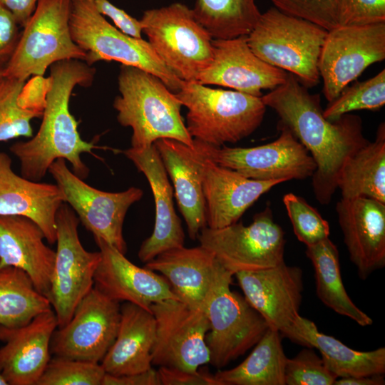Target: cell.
Returning <instances> with one entry per match:
<instances>
[{"label":"cell","instance_id":"6da1fadb","mask_svg":"<svg viewBox=\"0 0 385 385\" xmlns=\"http://www.w3.org/2000/svg\"><path fill=\"white\" fill-rule=\"evenodd\" d=\"M261 98L314 159L317 169L312 176L313 192L320 204L328 205L337 189L343 165L369 142L363 135L361 118L347 113L334 121L327 120L320 96L310 93L290 73L282 84Z\"/></svg>","mask_w":385,"mask_h":385},{"label":"cell","instance_id":"7a4b0ae2","mask_svg":"<svg viewBox=\"0 0 385 385\" xmlns=\"http://www.w3.org/2000/svg\"><path fill=\"white\" fill-rule=\"evenodd\" d=\"M50 67L39 129L31 139L14 143L10 151L20 163L21 175L31 180L40 181L58 159L68 161L71 170L84 180L89 169L81 155L93 154L99 147L81 138L78 121L69 111V100L76 86H88L93 82L95 69L77 59L58 61Z\"/></svg>","mask_w":385,"mask_h":385},{"label":"cell","instance_id":"3957f363","mask_svg":"<svg viewBox=\"0 0 385 385\" xmlns=\"http://www.w3.org/2000/svg\"><path fill=\"white\" fill-rule=\"evenodd\" d=\"M120 93L113 102L117 120L133 130L131 147L145 148L161 138L192 147L180 114L181 103L157 76L136 67L122 65L118 78Z\"/></svg>","mask_w":385,"mask_h":385},{"label":"cell","instance_id":"277c9868","mask_svg":"<svg viewBox=\"0 0 385 385\" xmlns=\"http://www.w3.org/2000/svg\"><path fill=\"white\" fill-rule=\"evenodd\" d=\"M175 95L188 109L185 126L190 135L216 147L251 135L261 125L267 107L261 97L197 81H183Z\"/></svg>","mask_w":385,"mask_h":385},{"label":"cell","instance_id":"5b68a950","mask_svg":"<svg viewBox=\"0 0 385 385\" xmlns=\"http://www.w3.org/2000/svg\"><path fill=\"white\" fill-rule=\"evenodd\" d=\"M327 31L271 7L261 16L247 43L260 59L293 74L304 86L317 85L322 47Z\"/></svg>","mask_w":385,"mask_h":385},{"label":"cell","instance_id":"8992f818","mask_svg":"<svg viewBox=\"0 0 385 385\" xmlns=\"http://www.w3.org/2000/svg\"><path fill=\"white\" fill-rule=\"evenodd\" d=\"M69 26L72 39L86 52L88 65L115 61L157 76L174 93L181 88L183 81L165 66L148 41L112 26L93 2L72 0Z\"/></svg>","mask_w":385,"mask_h":385},{"label":"cell","instance_id":"52a82bcc","mask_svg":"<svg viewBox=\"0 0 385 385\" xmlns=\"http://www.w3.org/2000/svg\"><path fill=\"white\" fill-rule=\"evenodd\" d=\"M72 0H38L23 27L16 49L1 70L2 76L25 81L42 76L58 61H85L86 54L72 39L69 19Z\"/></svg>","mask_w":385,"mask_h":385},{"label":"cell","instance_id":"ba28073f","mask_svg":"<svg viewBox=\"0 0 385 385\" xmlns=\"http://www.w3.org/2000/svg\"><path fill=\"white\" fill-rule=\"evenodd\" d=\"M143 32L165 66L183 81H197L213 56L212 37L181 3L146 10Z\"/></svg>","mask_w":385,"mask_h":385},{"label":"cell","instance_id":"9c48e42d","mask_svg":"<svg viewBox=\"0 0 385 385\" xmlns=\"http://www.w3.org/2000/svg\"><path fill=\"white\" fill-rule=\"evenodd\" d=\"M233 275L223 267L205 308L209 363L218 369L252 348L269 327L244 296L231 290Z\"/></svg>","mask_w":385,"mask_h":385},{"label":"cell","instance_id":"30bf717a","mask_svg":"<svg viewBox=\"0 0 385 385\" xmlns=\"http://www.w3.org/2000/svg\"><path fill=\"white\" fill-rule=\"evenodd\" d=\"M197 239L200 245L210 250L234 275L284 262V232L274 222L270 205L255 215L249 225L237 222L218 229L205 227Z\"/></svg>","mask_w":385,"mask_h":385},{"label":"cell","instance_id":"8fae6325","mask_svg":"<svg viewBox=\"0 0 385 385\" xmlns=\"http://www.w3.org/2000/svg\"><path fill=\"white\" fill-rule=\"evenodd\" d=\"M274 141L255 147H216L193 139L202 155L243 176L262 181L304 180L312 178L317 165L304 145L284 125Z\"/></svg>","mask_w":385,"mask_h":385},{"label":"cell","instance_id":"7c38bea8","mask_svg":"<svg viewBox=\"0 0 385 385\" xmlns=\"http://www.w3.org/2000/svg\"><path fill=\"white\" fill-rule=\"evenodd\" d=\"M79 221L95 240L101 239L125 254L123 223L130 207L139 201L143 191L130 187L120 192H106L87 184L76 175L63 159H58L48 171Z\"/></svg>","mask_w":385,"mask_h":385},{"label":"cell","instance_id":"4fadbf2b","mask_svg":"<svg viewBox=\"0 0 385 385\" xmlns=\"http://www.w3.org/2000/svg\"><path fill=\"white\" fill-rule=\"evenodd\" d=\"M79 220L66 203L56 215V250L48 298L58 327L71 319L80 301L94 287V274L101 252L87 251L78 232Z\"/></svg>","mask_w":385,"mask_h":385},{"label":"cell","instance_id":"5bb4252c","mask_svg":"<svg viewBox=\"0 0 385 385\" xmlns=\"http://www.w3.org/2000/svg\"><path fill=\"white\" fill-rule=\"evenodd\" d=\"M150 312L156 324L153 365L195 371L210 362L205 310L169 299L153 304Z\"/></svg>","mask_w":385,"mask_h":385},{"label":"cell","instance_id":"9a60e30c","mask_svg":"<svg viewBox=\"0 0 385 385\" xmlns=\"http://www.w3.org/2000/svg\"><path fill=\"white\" fill-rule=\"evenodd\" d=\"M384 58L385 23L327 31L318 64L327 100L333 101L368 66Z\"/></svg>","mask_w":385,"mask_h":385},{"label":"cell","instance_id":"2e32d148","mask_svg":"<svg viewBox=\"0 0 385 385\" xmlns=\"http://www.w3.org/2000/svg\"><path fill=\"white\" fill-rule=\"evenodd\" d=\"M120 317L119 302L93 287L78 304L69 322L54 332L51 353L100 363L115 340Z\"/></svg>","mask_w":385,"mask_h":385},{"label":"cell","instance_id":"e0dca14e","mask_svg":"<svg viewBox=\"0 0 385 385\" xmlns=\"http://www.w3.org/2000/svg\"><path fill=\"white\" fill-rule=\"evenodd\" d=\"M248 303L282 336L295 342V326L304 289L303 272L285 262L273 267L237 272Z\"/></svg>","mask_w":385,"mask_h":385},{"label":"cell","instance_id":"ac0fdd59","mask_svg":"<svg viewBox=\"0 0 385 385\" xmlns=\"http://www.w3.org/2000/svg\"><path fill=\"white\" fill-rule=\"evenodd\" d=\"M213 56L197 81L217 85L257 97L262 90L270 91L282 84L287 72L270 65L250 48L247 36L212 40Z\"/></svg>","mask_w":385,"mask_h":385},{"label":"cell","instance_id":"d6986e66","mask_svg":"<svg viewBox=\"0 0 385 385\" xmlns=\"http://www.w3.org/2000/svg\"><path fill=\"white\" fill-rule=\"evenodd\" d=\"M56 316L52 309L28 324L13 328L0 326V372L8 385H36L51 357V342Z\"/></svg>","mask_w":385,"mask_h":385},{"label":"cell","instance_id":"ffe728a7","mask_svg":"<svg viewBox=\"0 0 385 385\" xmlns=\"http://www.w3.org/2000/svg\"><path fill=\"white\" fill-rule=\"evenodd\" d=\"M336 212L349 258L364 280L385 266V203L366 197L341 198Z\"/></svg>","mask_w":385,"mask_h":385},{"label":"cell","instance_id":"44dd1931","mask_svg":"<svg viewBox=\"0 0 385 385\" xmlns=\"http://www.w3.org/2000/svg\"><path fill=\"white\" fill-rule=\"evenodd\" d=\"M101 260L94 274V287L112 299L138 305L150 312V306L169 299H178L161 274L140 267L113 246L95 240Z\"/></svg>","mask_w":385,"mask_h":385},{"label":"cell","instance_id":"7402d4cb","mask_svg":"<svg viewBox=\"0 0 385 385\" xmlns=\"http://www.w3.org/2000/svg\"><path fill=\"white\" fill-rule=\"evenodd\" d=\"M196 150V149H195ZM201 155L202 188L207 227L222 228L237 222L259 197L282 180L250 179Z\"/></svg>","mask_w":385,"mask_h":385},{"label":"cell","instance_id":"603a6c76","mask_svg":"<svg viewBox=\"0 0 385 385\" xmlns=\"http://www.w3.org/2000/svg\"><path fill=\"white\" fill-rule=\"evenodd\" d=\"M123 153L145 176L154 197V229L138 254L139 260L146 263L166 250L184 246L185 233L174 207L173 188L154 144L145 148L130 147Z\"/></svg>","mask_w":385,"mask_h":385},{"label":"cell","instance_id":"cb8c5ba5","mask_svg":"<svg viewBox=\"0 0 385 385\" xmlns=\"http://www.w3.org/2000/svg\"><path fill=\"white\" fill-rule=\"evenodd\" d=\"M145 267L163 276L178 300L202 310L223 269L214 255L200 245L166 250Z\"/></svg>","mask_w":385,"mask_h":385},{"label":"cell","instance_id":"d4e9b609","mask_svg":"<svg viewBox=\"0 0 385 385\" xmlns=\"http://www.w3.org/2000/svg\"><path fill=\"white\" fill-rule=\"evenodd\" d=\"M64 203L56 184L34 181L16 174L11 159L0 151V215L27 217L43 231L49 244L56 241V215Z\"/></svg>","mask_w":385,"mask_h":385},{"label":"cell","instance_id":"484cf974","mask_svg":"<svg viewBox=\"0 0 385 385\" xmlns=\"http://www.w3.org/2000/svg\"><path fill=\"white\" fill-rule=\"evenodd\" d=\"M45 235L31 220L18 215H0V269L23 270L36 289L48 297L56 251L44 243Z\"/></svg>","mask_w":385,"mask_h":385},{"label":"cell","instance_id":"4316f807","mask_svg":"<svg viewBox=\"0 0 385 385\" xmlns=\"http://www.w3.org/2000/svg\"><path fill=\"white\" fill-rule=\"evenodd\" d=\"M175 190L179 210L190 238H197L207 227L206 208L202 188L201 155L193 147L178 140L161 138L154 142Z\"/></svg>","mask_w":385,"mask_h":385},{"label":"cell","instance_id":"83f0119b","mask_svg":"<svg viewBox=\"0 0 385 385\" xmlns=\"http://www.w3.org/2000/svg\"><path fill=\"white\" fill-rule=\"evenodd\" d=\"M156 324L151 312L130 302L120 307L115 340L101 361L106 374L121 376L152 368Z\"/></svg>","mask_w":385,"mask_h":385},{"label":"cell","instance_id":"f1b7e54d","mask_svg":"<svg viewBox=\"0 0 385 385\" xmlns=\"http://www.w3.org/2000/svg\"><path fill=\"white\" fill-rule=\"evenodd\" d=\"M295 343L315 348L337 378L384 374L385 348L368 351L354 350L332 336L320 332L311 320L299 316L295 326Z\"/></svg>","mask_w":385,"mask_h":385},{"label":"cell","instance_id":"f546056e","mask_svg":"<svg viewBox=\"0 0 385 385\" xmlns=\"http://www.w3.org/2000/svg\"><path fill=\"white\" fill-rule=\"evenodd\" d=\"M342 198L366 197L385 203V125L374 141L358 150L343 165L337 180Z\"/></svg>","mask_w":385,"mask_h":385},{"label":"cell","instance_id":"4dcf8cb0","mask_svg":"<svg viewBox=\"0 0 385 385\" xmlns=\"http://www.w3.org/2000/svg\"><path fill=\"white\" fill-rule=\"evenodd\" d=\"M306 255L314 270L318 298L336 313L347 317L361 327L371 325L373 321L350 299L342 282L339 251L329 238L307 246Z\"/></svg>","mask_w":385,"mask_h":385},{"label":"cell","instance_id":"1f68e13d","mask_svg":"<svg viewBox=\"0 0 385 385\" xmlns=\"http://www.w3.org/2000/svg\"><path fill=\"white\" fill-rule=\"evenodd\" d=\"M280 333L269 327L249 356L237 366L218 370L220 385H285L287 356Z\"/></svg>","mask_w":385,"mask_h":385},{"label":"cell","instance_id":"d6a6232c","mask_svg":"<svg viewBox=\"0 0 385 385\" xmlns=\"http://www.w3.org/2000/svg\"><path fill=\"white\" fill-rule=\"evenodd\" d=\"M51 309L48 298L36 289L23 270L14 267L0 269V326L25 325Z\"/></svg>","mask_w":385,"mask_h":385},{"label":"cell","instance_id":"836d02e7","mask_svg":"<svg viewBox=\"0 0 385 385\" xmlns=\"http://www.w3.org/2000/svg\"><path fill=\"white\" fill-rule=\"evenodd\" d=\"M192 11L214 39L247 36L261 16L256 0H196Z\"/></svg>","mask_w":385,"mask_h":385},{"label":"cell","instance_id":"e575fe53","mask_svg":"<svg viewBox=\"0 0 385 385\" xmlns=\"http://www.w3.org/2000/svg\"><path fill=\"white\" fill-rule=\"evenodd\" d=\"M25 81L1 76L0 78V142L33 136L31 121L41 118L42 113L24 108L19 103V96Z\"/></svg>","mask_w":385,"mask_h":385},{"label":"cell","instance_id":"d590c367","mask_svg":"<svg viewBox=\"0 0 385 385\" xmlns=\"http://www.w3.org/2000/svg\"><path fill=\"white\" fill-rule=\"evenodd\" d=\"M385 103V70L374 77L346 86L323 110L324 116L334 121L342 115L358 110H378Z\"/></svg>","mask_w":385,"mask_h":385},{"label":"cell","instance_id":"8d00e7d4","mask_svg":"<svg viewBox=\"0 0 385 385\" xmlns=\"http://www.w3.org/2000/svg\"><path fill=\"white\" fill-rule=\"evenodd\" d=\"M105 374L100 363L56 356L36 385H101Z\"/></svg>","mask_w":385,"mask_h":385},{"label":"cell","instance_id":"74e56055","mask_svg":"<svg viewBox=\"0 0 385 385\" xmlns=\"http://www.w3.org/2000/svg\"><path fill=\"white\" fill-rule=\"evenodd\" d=\"M283 203L294 235L300 242L309 246L329 237L328 222L303 197L289 192L284 195Z\"/></svg>","mask_w":385,"mask_h":385},{"label":"cell","instance_id":"f35d334b","mask_svg":"<svg viewBox=\"0 0 385 385\" xmlns=\"http://www.w3.org/2000/svg\"><path fill=\"white\" fill-rule=\"evenodd\" d=\"M337 379L312 348L286 360L285 385H333Z\"/></svg>","mask_w":385,"mask_h":385},{"label":"cell","instance_id":"ab89813d","mask_svg":"<svg viewBox=\"0 0 385 385\" xmlns=\"http://www.w3.org/2000/svg\"><path fill=\"white\" fill-rule=\"evenodd\" d=\"M277 9L327 31L338 26L339 0H271Z\"/></svg>","mask_w":385,"mask_h":385},{"label":"cell","instance_id":"60d3db41","mask_svg":"<svg viewBox=\"0 0 385 385\" xmlns=\"http://www.w3.org/2000/svg\"><path fill=\"white\" fill-rule=\"evenodd\" d=\"M385 23V0H339L338 26Z\"/></svg>","mask_w":385,"mask_h":385},{"label":"cell","instance_id":"b9f144b4","mask_svg":"<svg viewBox=\"0 0 385 385\" xmlns=\"http://www.w3.org/2000/svg\"><path fill=\"white\" fill-rule=\"evenodd\" d=\"M160 385H220L205 369L195 371L160 366L157 370Z\"/></svg>","mask_w":385,"mask_h":385},{"label":"cell","instance_id":"7bdbcfd3","mask_svg":"<svg viewBox=\"0 0 385 385\" xmlns=\"http://www.w3.org/2000/svg\"><path fill=\"white\" fill-rule=\"evenodd\" d=\"M19 26L11 12L0 3V70L6 66L18 44Z\"/></svg>","mask_w":385,"mask_h":385},{"label":"cell","instance_id":"ee69618b","mask_svg":"<svg viewBox=\"0 0 385 385\" xmlns=\"http://www.w3.org/2000/svg\"><path fill=\"white\" fill-rule=\"evenodd\" d=\"M93 3L100 14L107 16L113 21L118 30L131 37L142 38L143 27L140 20L114 6L108 0H95Z\"/></svg>","mask_w":385,"mask_h":385},{"label":"cell","instance_id":"f6af8a7d","mask_svg":"<svg viewBox=\"0 0 385 385\" xmlns=\"http://www.w3.org/2000/svg\"><path fill=\"white\" fill-rule=\"evenodd\" d=\"M101 385H160L157 371L153 368L136 374L113 376L105 374Z\"/></svg>","mask_w":385,"mask_h":385},{"label":"cell","instance_id":"bcb514c9","mask_svg":"<svg viewBox=\"0 0 385 385\" xmlns=\"http://www.w3.org/2000/svg\"><path fill=\"white\" fill-rule=\"evenodd\" d=\"M38 0H0L9 9L19 26L24 27L33 14Z\"/></svg>","mask_w":385,"mask_h":385},{"label":"cell","instance_id":"7dc6e473","mask_svg":"<svg viewBox=\"0 0 385 385\" xmlns=\"http://www.w3.org/2000/svg\"><path fill=\"white\" fill-rule=\"evenodd\" d=\"M384 374L337 378L333 385H384Z\"/></svg>","mask_w":385,"mask_h":385},{"label":"cell","instance_id":"c3c4849f","mask_svg":"<svg viewBox=\"0 0 385 385\" xmlns=\"http://www.w3.org/2000/svg\"><path fill=\"white\" fill-rule=\"evenodd\" d=\"M0 385H8L6 380L1 375V372H0Z\"/></svg>","mask_w":385,"mask_h":385},{"label":"cell","instance_id":"681fc988","mask_svg":"<svg viewBox=\"0 0 385 385\" xmlns=\"http://www.w3.org/2000/svg\"><path fill=\"white\" fill-rule=\"evenodd\" d=\"M76 1H90V2H93L95 0H76Z\"/></svg>","mask_w":385,"mask_h":385},{"label":"cell","instance_id":"f907efd6","mask_svg":"<svg viewBox=\"0 0 385 385\" xmlns=\"http://www.w3.org/2000/svg\"><path fill=\"white\" fill-rule=\"evenodd\" d=\"M1 76H2L1 70H0V78H1Z\"/></svg>","mask_w":385,"mask_h":385}]
</instances>
